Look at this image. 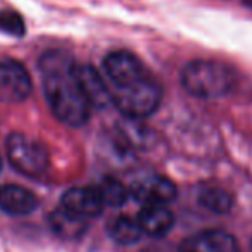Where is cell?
I'll return each instance as SVG.
<instances>
[{
    "label": "cell",
    "mask_w": 252,
    "mask_h": 252,
    "mask_svg": "<svg viewBox=\"0 0 252 252\" xmlns=\"http://www.w3.org/2000/svg\"><path fill=\"white\" fill-rule=\"evenodd\" d=\"M244 2V5H247V7H251L252 9V0H242Z\"/></svg>",
    "instance_id": "17"
},
{
    "label": "cell",
    "mask_w": 252,
    "mask_h": 252,
    "mask_svg": "<svg viewBox=\"0 0 252 252\" xmlns=\"http://www.w3.org/2000/svg\"><path fill=\"white\" fill-rule=\"evenodd\" d=\"M182 86L197 98L211 100L228 94L235 86V72L216 60H192L182 70Z\"/></svg>",
    "instance_id": "3"
},
{
    "label": "cell",
    "mask_w": 252,
    "mask_h": 252,
    "mask_svg": "<svg viewBox=\"0 0 252 252\" xmlns=\"http://www.w3.org/2000/svg\"><path fill=\"white\" fill-rule=\"evenodd\" d=\"M0 170H2V158H0Z\"/></svg>",
    "instance_id": "18"
},
{
    "label": "cell",
    "mask_w": 252,
    "mask_h": 252,
    "mask_svg": "<svg viewBox=\"0 0 252 252\" xmlns=\"http://www.w3.org/2000/svg\"><path fill=\"white\" fill-rule=\"evenodd\" d=\"M62 208L81 216V218L90 220L101 215L105 204H103L96 187H74V189L63 192Z\"/></svg>",
    "instance_id": "8"
},
{
    "label": "cell",
    "mask_w": 252,
    "mask_h": 252,
    "mask_svg": "<svg viewBox=\"0 0 252 252\" xmlns=\"http://www.w3.org/2000/svg\"><path fill=\"white\" fill-rule=\"evenodd\" d=\"M173 213L163 204H146L139 211L137 223H139L143 233L150 237H163L172 230L173 226Z\"/></svg>",
    "instance_id": "11"
},
{
    "label": "cell",
    "mask_w": 252,
    "mask_h": 252,
    "mask_svg": "<svg viewBox=\"0 0 252 252\" xmlns=\"http://www.w3.org/2000/svg\"><path fill=\"white\" fill-rule=\"evenodd\" d=\"M72 53L52 48L40 57L43 93L53 115L69 127H81L90 120L91 105L74 72Z\"/></svg>",
    "instance_id": "2"
},
{
    "label": "cell",
    "mask_w": 252,
    "mask_h": 252,
    "mask_svg": "<svg viewBox=\"0 0 252 252\" xmlns=\"http://www.w3.org/2000/svg\"><path fill=\"white\" fill-rule=\"evenodd\" d=\"M48 223L52 232L63 240H79L88 230V220L67 211L62 206L50 213Z\"/></svg>",
    "instance_id": "12"
},
{
    "label": "cell",
    "mask_w": 252,
    "mask_h": 252,
    "mask_svg": "<svg viewBox=\"0 0 252 252\" xmlns=\"http://www.w3.org/2000/svg\"><path fill=\"white\" fill-rule=\"evenodd\" d=\"M0 31L9 36L21 38L26 33V24L19 12L12 9H3L0 10Z\"/></svg>",
    "instance_id": "16"
},
{
    "label": "cell",
    "mask_w": 252,
    "mask_h": 252,
    "mask_svg": "<svg viewBox=\"0 0 252 252\" xmlns=\"http://www.w3.org/2000/svg\"><path fill=\"white\" fill-rule=\"evenodd\" d=\"M74 72H76V77L83 88L84 94H86L88 101H90L91 108H105L112 103L106 81L93 65L76 62Z\"/></svg>",
    "instance_id": "9"
},
{
    "label": "cell",
    "mask_w": 252,
    "mask_h": 252,
    "mask_svg": "<svg viewBox=\"0 0 252 252\" xmlns=\"http://www.w3.org/2000/svg\"><path fill=\"white\" fill-rule=\"evenodd\" d=\"M197 201L202 208L216 215H225L233 208V197L228 190L218 186H206L201 187L197 192Z\"/></svg>",
    "instance_id": "14"
},
{
    "label": "cell",
    "mask_w": 252,
    "mask_h": 252,
    "mask_svg": "<svg viewBox=\"0 0 252 252\" xmlns=\"http://www.w3.org/2000/svg\"><path fill=\"white\" fill-rule=\"evenodd\" d=\"M182 252H240L239 242L223 230H204L187 237L180 246Z\"/></svg>",
    "instance_id": "7"
},
{
    "label": "cell",
    "mask_w": 252,
    "mask_h": 252,
    "mask_svg": "<svg viewBox=\"0 0 252 252\" xmlns=\"http://www.w3.org/2000/svg\"><path fill=\"white\" fill-rule=\"evenodd\" d=\"M96 189L101 196L103 204L110 206V208H120L130 197L129 189L120 180L113 179V177H105L96 186Z\"/></svg>",
    "instance_id": "15"
},
{
    "label": "cell",
    "mask_w": 252,
    "mask_h": 252,
    "mask_svg": "<svg viewBox=\"0 0 252 252\" xmlns=\"http://www.w3.org/2000/svg\"><path fill=\"white\" fill-rule=\"evenodd\" d=\"M31 90V77L23 63L12 59L0 62V100L5 103L24 101Z\"/></svg>",
    "instance_id": "5"
},
{
    "label": "cell",
    "mask_w": 252,
    "mask_h": 252,
    "mask_svg": "<svg viewBox=\"0 0 252 252\" xmlns=\"http://www.w3.org/2000/svg\"><path fill=\"white\" fill-rule=\"evenodd\" d=\"M10 165L26 177H40L48 170L50 156L43 143L23 132L9 134L5 143Z\"/></svg>",
    "instance_id": "4"
},
{
    "label": "cell",
    "mask_w": 252,
    "mask_h": 252,
    "mask_svg": "<svg viewBox=\"0 0 252 252\" xmlns=\"http://www.w3.org/2000/svg\"><path fill=\"white\" fill-rule=\"evenodd\" d=\"M103 72L110 100L127 119H146L161 103V86L134 53L117 50L105 57Z\"/></svg>",
    "instance_id": "1"
},
{
    "label": "cell",
    "mask_w": 252,
    "mask_h": 252,
    "mask_svg": "<svg viewBox=\"0 0 252 252\" xmlns=\"http://www.w3.org/2000/svg\"><path fill=\"white\" fill-rule=\"evenodd\" d=\"M129 194L143 206L146 204H170L177 197V187L170 179L161 175H146L136 180Z\"/></svg>",
    "instance_id": "6"
},
{
    "label": "cell",
    "mask_w": 252,
    "mask_h": 252,
    "mask_svg": "<svg viewBox=\"0 0 252 252\" xmlns=\"http://www.w3.org/2000/svg\"><path fill=\"white\" fill-rule=\"evenodd\" d=\"M38 208V197L16 184L0 186V209L10 216H26Z\"/></svg>",
    "instance_id": "10"
},
{
    "label": "cell",
    "mask_w": 252,
    "mask_h": 252,
    "mask_svg": "<svg viewBox=\"0 0 252 252\" xmlns=\"http://www.w3.org/2000/svg\"><path fill=\"white\" fill-rule=\"evenodd\" d=\"M108 235L119 246H134L143 237V230L137 220H132L129 216H119L108 223Z\"/></svg>",
    "instance_id": "13"
}]
</instances>
